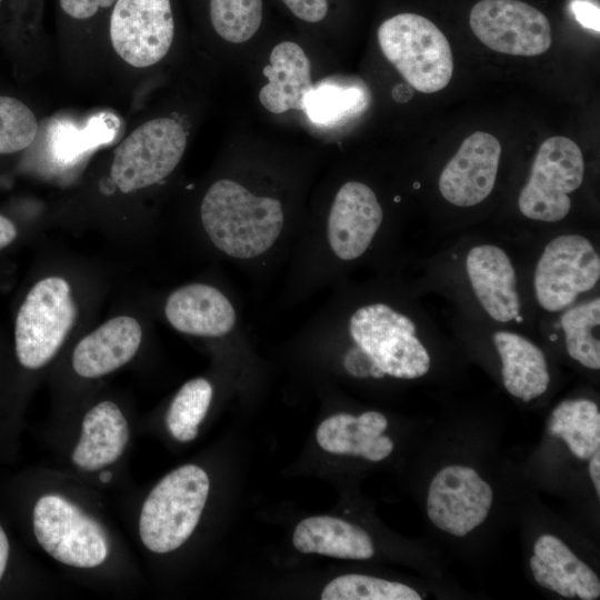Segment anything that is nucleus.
<instances>
[{"label":"nucleus","mask_w":600,"mask_h":600,"mask_svg":"<svg viewBox=\"0 0 600 600\" xmlns=\"http://www.w3.org/2000/svg\"><path fill=\"white\" fill-rule=\"evenodd\" d=\"M210 19L224 40L246 42L262 22V0H210Z\"/></svg>","instance_id":"nucleus-25"},{"label":"nucleus","mask_w":600,"mask_h":600,"mask_svg":"<svg viewBox=\"0 0 600 600\" xmlns=\"http://www.w3.org/2000/svg\"><path fill=\"white\" fill-rule=\"evenodd\" d=\"M357 348L344 357L346 370L359 378L416 379L428 373L430 356L416 334V324L386 303L359 308L349 320Z\"/></svg>","instance_id":"nucleus-1"},{"label":"nucleus","mask_w":600,"mask_h":600,"mask_svg":"<svg viewBox=\"0 0 600 600\" xmlns=\"http://www.w3.org/2000/svg\"><path fill=\"white\" fill-rule=\"evenodd\" d=\"M577 21L584 28L599 33V6L589 0H572L570 3Z\"/></svg>","instance_id":"nucleus-29"},{"label":"nucleus","mask_w":600,"mask_h":600,"mask_svg":"<svg viewBox=\"0 0 600 600\" xmlns=\"http://www.w3.org/2000/svg\"><path fill=\"white\" fill-rule=\"evenodd\" d=\"M1 1V0H0Z\"/></svg>","instance_id":"nucleus-40"},{"label":"nucleus","mask_w":600,"mask_h":600,"mask_svg":"<svg viewBox=\"0 0 600 600\" xmlns=\"http://www.w3.org/2000/svg\"><path fill=\"white\" fill-rule=\"evenodd\" d=\"M70 284L60 277L38 281L28 292L16 319L19 362L28 369L47 364L59 351L77 320Z\"/></svg>","instance_id":"nucleus-5"},{"label":"nucleus","mask_w":600,"mask_h":600,"mask_svg":"<svg viewBox=\"0 0 600 600\" xmlns=\"http://www.w3.org/2000/svg\"><path fill=\"white\" fill-rule=\"evenodd\" d=\"M474 36L497 52L532 57L548 51L552 43L548 18L519 0H481L470 11Z\"/></svg>","instance_id":"nucleus-10"},{"label":"nucleus","mask_w":600,"mask_h":600,"mask_svg":"<svg viewBox=\"0 0 600 600\" xmlns=\"http://www.w3.org/2000/svg\"><path fill=\"white\" fill-rule=\"evenodd\" d=\"M142 340L139 322L128 316L112 318L82 338L72 354V367L82 378H99L128 363Z\"/></svg>","instance_id":"nucleus-15"},{"label":"nucleus","mask_w":600,"mask_h":600,"mask_svg":"<svg viewBox=\"0 0 600 600\" xmlns=\"http://www.w3.org/2000/svg\"><path fill=\"white\" fill-rule=\"evenodd\" d=\"M600 278V257L593 244L580 234H563L543 249L533 276L538 303L549 312L570 307L590 291Z\"/></svg>","instance_id":"nucleus-9"},{"label":"nucleus","mask_w":600,"mask_h":600,"mask_svg":"<svg viewBox=\"0 0 600 600\" xmlns=\"http://www.w3.org/2000/svg\"><path fill=\"white\" fill-rule=\"evenodd\" d=\"M200 214L212 243L238 259L264 253L283 227V211L278 199L254 196L230 179L218 180L208 189Z\"/></svg>","instance_id":"nucleus-2"},{"label":"nucleus","mask_w":600,"mask_h":600,"mask_svg":"<svg viewBox=\"0 0 600 600\" xmlns=\"http://www.w3.org/2000/svg\"><path fill=\"white\" fill-rule=\"evenodd\" d=\"M111 478H112V474L110 471H102L100 474H99V479L101 482L103 483H108L111 481Z\"/></svg>","instance_id":"nucleus-38"},{"label":"nucleus","mask_w":600,"mask_h":600,"mask_svg":"<svg viewBox=\"0 0 600 600\" xmlns=\"http://www.w3.org/2000/svg\"><path fill=\"white\" fill-rule=\"evenodd\" d=\"M210 489L209 477L196 464H184L162 478L146 498L139 519L142 543L167 553L182 546L196 529Z\"/></svg>","instance_id":"nucleus-3"},{"label":"nucleus","mask_w":600,"mask_h":600,"mask_svg":"<svg viewBox=\"0 0 600 600\" xmlns=\"http://www.w3.org/2000/svg\"><path fill=\"white\" fill-rule=\"evenodd\" d=\"M38 132L33 112L20 100L0 96V153L29 147Z\"/></svg>","instance_id":"nucleus-26"},{"label":"nucleus","mask_w":600,"mask_h":600,"mask_svg":"<svg viewBox=\"0 0 600 600\" xmlns=\"http://www.w3.org/2000/svg\"><path fill=\"white\" fill-rule=\"evenodd\" d=\"M322 600H421L411 587L363 574H344L331 580Z\"/></svg>","instance_id":"nucleus-24"},{"label":"nucleus","mask_w":600,"mask_h":600,"mask_svg":"<svg viewBox=\"0 0 600 600\" xmlns=\"http://www.w3.org/2000/svg\"><path fill=\"white\" fill-rule=\"evenodd\" d=\"M568 354L583 367L600 369V299L568 309L561 317Z\"/></svg>","instance_id":"nucleus-21"},{"label":"nucleus","mask_w":600,"mask_h":600,"mask_svg":"<svg viewBox=\"0 0 600 600\" xmlns=\"http://www.w3.org/2000/svg\"><path fill=\"white\" fill-rule=\"evenodd\" d=\"M174 36L170 0H118L110 18V38L127 63L144 68L159 62Z\"/></svg>","instance_id":"nucleus-11"},{"label":"nucleus","mask_w":600,"mask_h":600,"mask_svg":"<svg viewBox=\"0 0 600 600\" xmlns=\"http://www.w3.org/2000/svg\"><path fill=\"white\" fill-rule=\"evenodd\" d=\"M492 500H493V496L487 494V493H483V492L480 493V500H479V503H480V506H482L483 508L490 510L491 504H492Z\"/></svg>","instance_id":"nucleus-35"},{"label":"nucleus","mask_w":600,"mask_h":600,"mask_svg":"<svg viewBox=\"0 0 600 600\" xmlns=\"http://www.w3.org/2000/svg\"><path fill=\"white\" fill-rule=\"evenodd\" d=\"M456 473H458L463 480L474 479L478 477V472L470 467L456 466Z\"/></svg>","instance_id":"nucleus-34"},{"label":"nucleus","mask_w":600,"mask_h":600,"mask_svg":"<svg viewBox=\"0 0 600 600\" xmlns=\"http://www.w3.org/2000/svg\"><path fill=\"white\" fill-rule=\"evenodd\" d=\"M186 146V130L174 119L147 121L116 149L111 179L123 193L158 183L176 169Z\"/></svg>","instance_id":"nucleus-7"},{"label":"nucleus","mask_w":600,"mask_h":600,"mask_svg":"<svg viewBox=\"0 0 600 600\" xmlns=\"http://www.w3.org/2000/svg\"><path fill=\"white\" fill-rule=\"evenodd\" d=\"M584 160L578 144L566 137L544 140L522 188L518 207L521 213L542 222H557L571 208L570 193L582 183Z\"/></svg>","instance_id":"nucleus-6"},{"label":"nucleus","mask_w":600,"mask_h":600,"mask_svg":"<svg viewBox=\"0 0 600 600\" xmlns=\"http://www.w3.org/2000/svg\"><path fill=\"white\" fill-rule=\"evenodd\" d=\"M17 237V228L8 218L0 214V249L10 244Z\"/></svg>","instance_id":"nucleus-30"},{"label":"nucleus","mask_w":600,"mask_h":600,"mask_svg":"<svg viewBox=\"0 0 600 600\" xmlns=\"http://www.w3.org/2000/svg\"><path fill=\"white\" fill-rule=\"evenodd\" d=\"M577 580V579H576ZM568 589V598L572 599L576 597V587L574 581L570 582L567 587Z\"/></svg>","instance_id":"nucleus-39"},{"label":"nucleus","mask_w":600,"mask_h":600,"mask_svg":"<svg viewBox=\"0 0 600 600\" xmlns=\"http://www.w3.org/2000/svg\"><path fill=\"white\" fill-rule=\"evenodd\" d=\"M128 441L129 426L120 408L111 401L99 402L82 420L72 461L88 471L102 469L121 457Z\"/></svg>","instance_id":"nucleus-18"},{"label":"nucleus","mask_w":600,"mask_h":600,"mask_svg":"<svg viewBox=\"0 0 600 600\" xmlns=\"http://www.w3.org/2000/svg\"><path fill=\"white\" fill-rule=\"evenodd\" d=\"M466 269L478 301L492 319L508 322L519 316L516 271L504 250L493 244L473 247Z\"/></svg>","instance_id":"nucleus-14"},{"label":"nucleus","mask_w":600,"mask_h":600,"mask_svg":"<svg viewBox=\"0 0 600 600\" xmlns=\"http://www.w3.org/2000/svg\"><path fill=\"white\" fill-rule=\"evenodd\" d=\"M376 193L358 181L346 182L337 192L328 218V241L341 260L364 253L382 222Z\"/></svg>","instance_id":"nucleus-13"},{"label":"nucleus","mask_w":600,"mask_h":600,"mask_svg":"<svg viewBox=\"0 0 600 600\" xmlns=\"http://www.w3.org/2000/svg\"><path fill=\"white\" fill-rule=\"evenodd\" d=\"M33 531L39 544L63 564L93 568L108 557L107 537L98 522L61 496L38 499Z\"/></svg>","instance_id":"nucleus-8"},{"label":"nucleus","mask_w":600,"mask_h":600,"mask_svg":"<svg viewBox=\"0 0 600 600\" xmlns=\"http://www.w3.org/2000/svg\"><path fill=\"white\" fill-rule=\"evenodd\" d=\"M268 78L259 92L260 103L272 113L291 109L303 111L304 98L312 90L311 64L303 49L294 42L283 41L270 53L263 68Z\"/></svg>","instance_id":"nucleus-17"},{"label":"nucleus","mask_w":600,"mask_h":600,"mask_svg":"<svg viewBox=\"0 0 600 600\" xmlns=\"http://www.w3.org/2000/svg\"><path fill=\"white\" fill-rule=\"evenodd\" d=\"M212 399V386L203 378L186 382L173 398L166 423L170 433L181 442L193 440Z\"/></svg>","instance_id":"nucleus-22"},{"label":"nucleus","mask_w":600,"mask_h":600,"mask_svg":"<svg viewBox=\"0 0 600 600\" xmlns=\"http://www.w3.org/2000/svg\"><path fill=\"white\" fill-rule=\"evenodd\" d=\"M589 474L591 477L596 493L600 497V449L590 457Z\"/></svg>","instance_id":"nucleus-31"},{"label":"nucleus","mask_w":600,"mask_h":600,"mask_svg":"<svg viewBox=\"0 0 600 600\" xmlns=\"http://www.w3.org/2000/svg\"><path fill=\"white\" fill-rule=\"evenodd\" d=\"M364 96L360 88L326 79L313 86L304 98L303 112L320 124H334L363 109Z\"/></svg>","instance_id":"nucleus-23"},{"label":"nucleus","mask_w":600,"mask_h":600,"mask_svg":"<svg viewBox=\"0 0 600 600\" xmlns=\"http://www.w3.org/2000/svg\"><path fill=\"white\" fill-rule=\"evenodd\" d=\"M576 596L582 600H593L590 589L583 587V584L577 579L574 580Z\"/></svg>","instance_id":"nucleus-33"},{"label":"nucleus","mask_w":600,"mask_h":600,"mask_svg":"<svg viewBox=\"0 0 600 600\" xmlns=\"http://www.w3.org/2000/svg\"><path fill=\"white\" fill-rule=\"evenodd\" d=\"M500 154V143L492 134L477 131L469 136L440 174L441 196L458 207L482 202L494 187Z\"/></svg>","instance_id":"nucleus-12"},{"label":"nucleus","mask_w":600,"mask_h":600,"mask_svg":"<svg viewBox=\"0 0 600 600\" xmlns=\"http://www.w3.org/2000/svg\"><path fill=\"white\" fill-rule=\"evenodd\" d=\"M302 553H318L339 559L367 560L373 557L370 536L360 527L330 516H314L300 521L292 536Z\"/></svg>","instance_id":"nucleus-19"},{"label":"nucleus","mask_w":600,"mask_h":600,"mask_svg":"<svg viewBox=\"0 0 600 600\" xmlns=\"http://www.w3.org/2000/svg\"><path fill=\"white\" fill-rule=\"evenodd\" d=\"M9 540L8 537L0 526V580L6 571V567L9 558Z\"/></svg>","instance_id":"nucleus-32"},{"label":"nucleus","mask_w":600,"mask_h":600,"mask_svg":"<svg viewBox=\"0 0 600 600\" xmlns=\"http://www.w3.org/2000/svg\"><path fill=\"white\" fill-rule=\"evenodd\" d=\"M493 343L502 362L503 386L510 394L529 402L547 391L550 374L539 347L510 331L496 332Z\"/></svg>","instance_id":"nucleus-20"},{"label":"nucleus","mask_w":600,"mask_h":600,"mask_svg":"<svg viewBox=\"0 0 600 600\" xmlns=\"http://www.w3.org/2000/svg\"><path fill=\"white\" fill-rule=\"evenodd\" d=\"M529 562L532 573L536 572L541 564L540 560L534 554L530 558Z\"/></svg>","instance_id":"nucleus-37"},{"label":"nucleus","mask_w":600,"mask_h":600,"mask_svg":"<svg viewBox=\"0 0 600 600\" xmlns=\"http://www.w3.org/2000/svg\"><path fill=\"white\" fill-rule=\"evenodd\" d=\"M114 0H60L62 10L74 19L92 17L100 8L110 7Z\"/></svg>","instance_id":"nucleus-28"},{"label":"nucleus","mask_w":600,"mask_h":600,"mask_svg":"<svg viewBox=\"0 0 600 600\" xmlns=\"http://www.w3.org/2000/svg\"><path fill=\"white\" fill-rule=\"evenodd\" d=\"M378 42L384 57L416 90L433 93L450 82L451 47L429 19L416 13L393 16L379 27Z\"/></svg>","instance_id":"nucleus-4"},{"label":"nucleus","mask_w":600,"mask_h":600,"mask_svg":"<svg viewBox=\"0 0 600 600\" xmlns=\"http://www.w3.org/2000/svg\"><path fill=\"white\" fill-rule=\"evenodd\" d=\"M550 431L554 436H559L564 431V423L563 422H552L550 427Z\"/></svg>","instance_id":"nucleus-36"},{"label":"nucleus","mask_w":600,"mask_h":600,"mask_svg":"<svg viewBox=\"0 0 600 600\" xmlns=\"http://www.w3.org/2000/svg\"><path fill=\"white\" fill-rule=\"evenodd\" d=\"M299 19L307 22H318L328 12V0H281Z\"/></svg>","instance_id":"nucleus-27"},{"label":"nucleus","mask_w":600,"mask_h":600,"mask_svg":"<svg viewBox=\"0 0 600 600\" xmlns=\"http://www.w3.org/2000/svg\"><path fill=\"white\" fill-rule=\"evenodd\" d=\"M164 313L176 330L193 336L220 337L236 323V311L228 298L203 283L174 290L167 299Z\"/></svg>","instance_id":"nucleus-16"}]
</instances>
